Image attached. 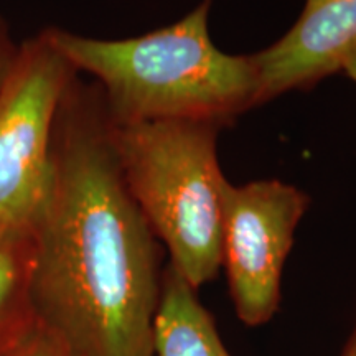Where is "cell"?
I'll use <instances>...</instances> for the list:
<instances>
[{
	"label": "cell",
	"instance_id": "cell-1",
	"mask_svg": "<svg viewBox=\"0 0 356 356\" xmlns=\"http://www.w3.org/2000/svg\"><path fill=\"white\" fill-rule=\"evenodd\" d=\"M162 274L99 88L76 74L58 111L50 186L32 226L30 315L74 356H154Z\"/></svg>",
	"mask_w": 356,
	"mask_h": 356
},
{
	"label": "cell",
	"instance_id": "cell-2",
	"mask_svg": "<svg viewBox=\"0 0 356 356\" xmlns=\"http://www.w3.org/2000/svg\"><path fill=\"white\" fill-rule=\"evenodd\" d=\"M211 2L136 38L97 40L61 29L47 35L78 74L96 79L115 126L202 121L226 127L261 104L259 76L251 55H228L211 42Z\"/></svg>",
	"mask_w": 356,
	"mask_h": 356
},
{
	"label": "cell",
	"instance_id": "cell-3",
	"mask_svg": "<svg viewBox=\"0 0 356 356\" xmlns=\"http://www.w3.org/2000/svg\"><path fill=\"white\" fill-rule=\"evenodd\" d=\"M221 126L159 121L115 126L114 145L124 178L170 264L195 291L222 267Z\"/></svg>",
	"mask_w": 356,
	"mask_h": 356
},
{
	"label": "cell",
	"instance_id": "cell-4",
	"mask_svg": "<svg viewBox=\"0 0 356 356\" xmlns=\"http://www.w3.org/2000/svg\"><path fill=\"white\" fill-rule=\"evenodd\" d=\"M76 74L47 30L20 47L0 92V222L32 228L42 211L58 111Z\"/></svg>",
	"mask_w": 356,
	"mask_h": 356
},
{
	"label": "cell",
	"instance_id": "cell-5",
	"mask_svg": "<svg viewBox=\"0 0 356 356\" xmlns=\"http://www.w3.org/2000/svg\"><path fill=\"white\" fill-rule=\"evenodd\" d=\"M309 204L305 191L280 180L222 185V266L236 315L248 327L279 310L284 264Z\"/></svg>",
	"mask_w": 356,
	"mask_h": 356
},
{
	"label": "cell",
	"instance_id": "cell-6",
	"mask_svg": "<svg viewBox=\"0 0 356 356\" xmlns=\"http://www.w3.org/2000/svg\"><path fill=\"white\" fill-rule=\"evenodd\" d=\"M356 53V0H305L299 19L277 42L251 55L262 102L305 91L341 73Z\"/></svg>",
	"mask_w": 356,
	"mask_h": 356
},
{
	"label": "cell",
	"instance_id": "cell-7",
	"mask_svg": "<svg viewBox=\"0 0 356 356\" xmlns=\"http://www.w3.org/2000/svg\"><path fill=\"white\" fill-rule=\"evenodd\" d=\"M154 356H231L197 291L170 264L162 274Z\"/></svg>",
	"mask_w": 356,
	"mask_h": 356
},
{
	"label": "cell",
	"instance_id": "cell-8",
	"mask_svg": "<svg viewBox=\"0 0 356 356\" xmlns=\"http://www.w3.org/2000/svg\"><path fill=\"white\" fill-rule=\"evenodd\" d=\"M30 259L32 228L0 222V330L32 317L29 309Z\"/></svg>",
	"mask_w": 356,
	"mask_h": 356
},
{
	"label": "cell",
	"instance_id": "cell-9",
	"mask_svg": "<svg viewBox=\"0 0 356 356\" xmlns=\"http://www.w3.org/2000/svg\"><path fill=\"white\" fill-rule=\"evenodd\" d=\"M0 356H74L66 346L53 337L50 332L44 330L30 317L24 327H20L10 340L7 341L6 348Z\"/></svg>",
	"mask_w": 356,
	"mask_h": 356
},
{
	"label": "cell",
	"instance_id": "cell-10",
	"mask_svg": "<svg viewBox=\"0 0 356 356\" xmlns=\"http://www.w3.org/2000/svg\"><path fill=\"white\" fill-rule=\"evenodd\" d=\"M19 51L20 47L13 44L10 37H8L6 24L0 20V92L3 91L13 68H15Z\"/></svg>",
	"mask_w": 356,
	"mask_h": 356
},
{
	"label": "cell",
	"instance_id": "cell-11",
	"mask_svg": "<svg viewBox=\"0 0 356 356\" xmlns=\"http://www.w3.org/2000/svg\"><path fill=\"white\" fill-rule=\"evenodd\" d=\"M341 73H343L346 78L351 79V81L356 84V53L350 58L348 61H346L343 70H341Z\"/></svg>",
	"mask_w": 356,
	"mask_h": 356
},
{
	"label": "cell",
	"instance_id": "cell-12",
	"mask_svg": "<svg viewBox=\"0 0 356 356\" xmlns=\"http://www.w3.org/2000/svg\"><path fill=\"white\" fill-rule=\"evenodd\" d=\"M343 356H356V328H355L353 335H351V338H350L348 345H346Z\"/></svg>",
	"mask_w": 356,
	"mask_h": 356
},
{
	"label": "cell",
	"instance_id": "cell-13",
	"mask_svg": "<svg viewBox=\"0 0 356 356\" xmlns=\"http://www.w3.org/2000/svg\"><path fill=\"white\" fill-rule=\"evenodd\" d=\"M15 332H17V330H15ZM15 332H13V333H15ZM13 333H10V335H8V337H6V338H0V353H2V350H3V348H6L7 341H8V340H10V337L13 335Z\"/></svg>",
	"mask_w": 356,
	"mask_h": 356
}]
</instances>
